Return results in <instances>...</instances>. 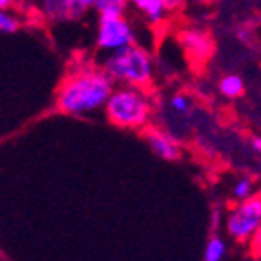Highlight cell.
<instances>
[{"instance_id": "6da1fadb", "label": "cell", "mask_w": 261, "mask_h": 261, "mask_svg": "<svg viewBox=\"0 0 261 261\" xmlns=\"http://www.w3.org/2000/svg\"><path fill=\"white\" fill-rule=\"evenodd\" d=\"M115 81L102 68L83 66L71 71L57 90V108L70 115H86L105 108Z\"/></svg>"}, {"instance_id": "7a4b0ae2", "label": "cell", "mask_w": 261, "mask_h": 261, "mask_svg": "<svg viewBox=\"0 0 261 261\" xmlns=\"http://www.w3.org/2000/svg\"><path fill=\"white\" fill-rule=\"evenodd\" d=\"M102 70L122 86L146 88L153 79V61L150 53L137 44H130L108 53Z\"/></svg>"}, {"instance_id": "3957f363", "label": "cell", "mask_w": 261, "mask_h": 261, "mask_svg": "<svg viewBox=\"0 0 261 261\" xmlns=\"http://www.w3.org/2000/svg\"><path fill=\"white\" fill-rule=\"evenodd\" d=\"M106 117L112 124L130 130L146 128L152 115V102L143 88H115L105 106Z\"/></svg>"}, {"instance_id": "277c9868", "label": "cell", "mask_w": 261, "mask_h": 261, "mask_svg": "<svg viewBox=\"0 0 261 261\" xmlns=\"http://www.w3.org/2000/svg\"><path fill=\"white\" fill-rule=\"evenodd\" d=\"M261 226V196H252L241 201L228 218H226V232L236 241L252 240Z\"/></svg>"}, {"instance_id": "5b68a950", "label": "cell", "mask_w": 261, "mask_h": 261, "mask_svg": "<svg viewBox=\"0 0 261 261\" xmlns=\"http://www.w3.org/2000/svg\"><path fill=\"white\" fill-rule=\"evenodd\" d=\"M134 28L124 15H121V17H99L95 42L100 51H117L124 46L134 44Z\"/></svg>"}, {"instance_id": "8992f818", "label": "cell", "mask_w": 261, "mask_h": 261, "mask_svg": "<svg viewBox=\"0 0 261 261\" xmlns=\"http://www.w3.org/2000/svg\"><path fill=\"white\" fill-rule=\"evenodd\" d=\"M179 40H181V46L185 48V51L192 59H196L199 62L206 61L214 51L212 39H210L205 30H199V28H187V30H183L179 33Z\"/></svg>"}, {"instance_id": "52a82bcc", "label": "cell", "mask_w": 261, "mask_h": 261, "mask_svg": "<svg viewBox=\"0 0 261 261\" xmlns=\"http://www.w3.org/2000/svg\"><path fill=\"white\" fill-rule=\"evenodd\" d=\"M39 8L42 17L49 22H55V24L77 20L86 11V9L75 6L70 0H39Z\"/></svg>"}, {"instance_id": "ba28073f", "label": "cell", "mask_w": 261, "mask_h": 261, "mask_svg": "<svg viewBox=\"0 0 261 261\" xmlns=\"http://www.w3.org/2000/svg\"><path fill=\"white\" fill-rule=\"evenodd\" d=\"M144 139L148 143V146L152 148V152L161 159L166 161H175L181 157V148H179L177 141L174 137L166 135L165 132L155 130V128H146L144 130Z\"/></svg>"}, {"instance_id": "9c48e42d", "label": "cell", "mask_w": 261, "mask_h": 261, "mask_svg": "<svg viewBox=\"0 0 261 261\" xmlns=\"http://www.w3.org/2000/svg\"><path fill=\"white\" fill-rule=\"evenodd\" d=\"M130 6L152 24L163 22L168 13L161 0H130Z\"/></svg>"}, {"instance_id": "30bf717a", "label": "cell", "mask_w": 261, "mask_h": 261, "mask_svg": "<svg viewBox=\"0 0 261 261\" xmlns=\"http://www.w3.org/2000/svg\"><path fill=\"white\" fill-rule=\"evenodd\" d=\"M130 0H97L95 11L99 17H121L126 13Z\"/></svg>"}, {"instance_id": "8fae6325", "label": "cell", "mask_w": 261, "mask_h": 261, "mask_svg": "<svg viewBox=\"0 0 261 261\" xmlns=\"http://www.w3.org/2000/svg\"><path fill=\"white\" fill-rule=\"evenodd\" d=\"M243 88H245L243 81L238 75H226V77L221 79V83H219V92L225 97H228V99L240 97L243 93Z\"/></svg>"}, {"instance_id": "7c38bea8", "label": "cell", "mask_w": 261, "mask_h": 261, "mask_svg": "<svg viewBox=\"0 0 261 261\" xmlns=\"http://www.w3.org/2000/svg\"><path fill=\"white\" fill-rule=\"evenodd\" d=\"M226 254V245L219 236H212L205 248V261H221Z\"/></svg>"}, {"instance_id": "4fadbf2b", "label": "cell", "mask_w": 261, "mask_h": 261, "mask_svg": "<svg viewBox=\"0 0 261 261\" xmlns=\"http://www.w3.org/2000/svg\"><path fill=\"white\" fill-rule=\"evenodd\" d=\"M18 28H20V22H18V17L15 13H11L9 9L2 11L0 13V31L4 35H11V33H17Z\"/></svg>"}, {"instance_id": "5bb4252c", "label": "cell", "mask_w": 261, "mask_h": 261, "mask_svg": "<svg viewBox=\"0 0 261 261\" xmlns=\"http://www.w3.org/2000/svg\"><path fill=\"white\" fill-rule=\"evenodd\" d=\"M250 194H252V185H250V181H248V179H241V181H238V183H236L234 196L238 197L240 201H245V199H248V197H252Z\"/></svg>"}, {"instance_id": "9a60e30c", "label": "cell", "mask_w": 261, "mask_h": 261, "mask_svg": "<svg viewBox=\"0 0 261 261\" xmlns=\"http://www.w3.org/2000/svg\"><path fill=\"white\" fill-rule=\"evenodd\" d=\"M172 108L175 110V112H181V113H185L188 110V99L185 95H174L172 97Z\"/></svg>"}, {"instance_id": "2e32d148", "label": "cell", "mask_w": 261, "mask_h": 261, "mask_svg": "<svg viewBox=\"0 0 261 261\" xmlns=\"http://www.w3.org/2000/svg\"><path fill=\"white\" fill-rule=\"evenodd\" d=\"M161 2H163V6L166 8V11H168V13H172V11H177V9L185 4V0H161Z\"/></svg>"}, {"instance_id": "e0dca14e", "label": "cell", "mask_w": 261, "mask_h": 261, "mask_svg": "<svg viewBox=\"0 0 261 261\" xmlns=\"http://www.w3.org/2000/svg\"><path fill=\"white\" fill-rule=\"evenodd\" d=\"M250 241H252V252L256 254V256H261V226Z\"/></svg>"}, {"instance_id": "ac0fdd59", "label": "cell", "mask_w": 261, "mask_h": 261, "mask_svg": "<svg viewBox=\"0 0 261 261\" xmlns=\"http://www.w3.org/2000/svg\"><path fill=\"white\" fill-rule=\"evenodd\" d=\"M70 2H73L75 6H79V8H83V9L95 8V4H97V0H70Z\"/></svg>"}, {"instance_id": "d6986e66", "label": "cell", "mask_w": 261, "mask_h": 261, "mask_svg": "<svg viewBox=\"0 0 261 261\" xmlns=\"http://www.w3.org/2000/svg\"><path fill=\"white\" fill-rule=\"evenodd\" d=\"M13 4H15V0H0V8H2V11L9 9Z\"/></svg>"}, {"instance_id": "ffe728a7", "label": "cell", "mask_w": 261, "mask_h": 261, "mask_svg": "<svg viewBox=\"0 0 261 261\" xmlns=\"http://www.w3.org/2000/svg\"><path fill=\"white\" fill-rule=\"evenodd\" d=\"M252 148L256 150V152L261 153V137H254V139H252Z\"/></svg>"}, {"instance_id": "44dd1931", "label": "cell", "mask_w": 261, "mask_h": 261, "mask_svg": "<svg viewBox=\"0 0 261 261\" xmlns=\"http://www.w3.org/2000/svg\"><path fill=\"white\" fill-rule=\"evenodd\" d=\"M190 2L196 6H208V4H214L216 0H190Z\"/></svg>"}]
</instances>
